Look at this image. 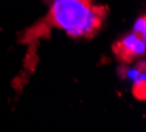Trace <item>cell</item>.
<instances>
[{
  "mask_svg": "<svg viewBox=\"0 0 146 132\" xmlns=\"http://www.w3.org/2000/svg\"><path fill=\"white\" fill-rule=\"evenodd\" d=\"M134 32H137V33H139V34H142V36H145V33H146L145 16H141V17H139V20H137L136 27H134Z\"/></svg>",
  "mask_w": 146,
  "mask_h": 132,
  "instance_id": "obj_4",
  "label": "cell"
},
{
  "mask_svg": "<svg viewBox=\"0 0 146 132\" xmlns=\"http://www.w3.org/2000/svg\"><path fill=\"white\" fill-rule=\"evenodd\" d=\"M133 94L136 96V99H139V101H145L146 96V88H145V78H141V81L137 82L134 87H133Z\"/></svg>",
  "mask_w": 146,
  "mask_h": 132,
  "instance_id": "obj_3",
  "label": "cell"
},
{
  "mask_svg": "<svg viewBox=\"0 0 146 132\" xmlns=\"http://www.w3.org/2000/svg\"><path fill=\"white\" fill-rule=\"evenodd\" d=\"M113 53L122 62H132L134 58L145 54V36L133 32L113 45Z\"/></svg>",
  "mask_w": 146,
  "mask_h": 132,
  "instance_id": "obj_2",
  "label": "cell"
},
{
  "mask_svg": "<svg viewBox=\"0 0 146 132\" xmlns=\"http://www.w3.org/2000/svg\"><path fill=\"white\" fill-rule=\"evenodd\" d=\"M107 15L106 7H94L92 0H54L48 16L31 28L23 38L24 42L34 40L50 28L63 29L72 37H92L100 29Z\"/></svg>",
  "mask_w": 146,
  "mask_h": 132,
  "instance_id": "obj_1",
  "label": "cell"
}]
</instances>
